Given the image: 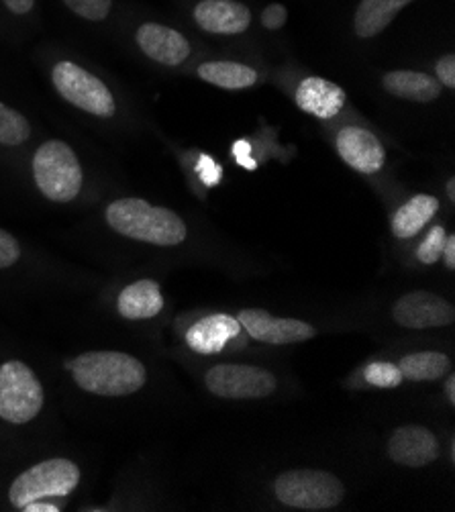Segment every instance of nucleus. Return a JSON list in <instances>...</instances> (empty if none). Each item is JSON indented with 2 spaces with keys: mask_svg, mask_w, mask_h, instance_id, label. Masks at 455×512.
<instances>
[{
  "mask_svg": "<svg viewBox=\"0 0 455 512\" xmlns=\"http://www.w3.org/2000/svg\"><path fill=\"white\" fill-rule=\"evenodd\" d=\"M37 190L52 202H72L84 186V172L76 151L60 139H49L35 149L31 162Z\"/></svg>",
  "mask_w": 455,
  "mask_h": 512,
  "instance_id": "7ed1b4c3",
  "label": "nucleus"
},
{
  "mask_svg": "<svg viewBox=\"0 0 455 512\" xmlns=\"http://www.w3.org/2000/svg\"><path fill=\"white\" fill-rule=\"evenodd\" d=\"M396 366L402 372V378L413 382H433L451 372L449 357L437 351H419L404 355Z\"/></svg>",
  "mask_w": 455,
  "mask_h": 512,
  "instance_id": "412c9836",
  "label": "nucleus"
},
{
  "mask_svg": "<svg viewBox=\"0 0 455 512\" xmlns=\"http://www.w3.org/2000/svg\"><path fill=\"white\" fill-rule=\"evenodd\" d=\"M437 80L447 86V88H455V56H445L437 62Z\"/></svg>",
  "mask_w": 455,
  "mask_h": 512,
  "instance_id": "7c9ffc66",
  "label": "nucleus"
},
{
  "mask_svg": "<svg viewBox=\"0 0 455 512\" xmlns=\"http://www.w3.org/2000/svg\"><path fill=\"white\" fill-rule=\"evenodd\" d=\"M439 211V200L431 194H417L409 202H404L402 207L392 217V233L398 239H411L427 223L435 217Z\"/></svg>",
  "mask_w": 455,
  "mask_h": 512,
  "instance_id": "a211bd4d",
  "label": "nucleus"
},
{
  "mask_svg": "<svg viewBox=\"0 0 455 512\" xmlns=\"http://www.w3.org/2000/svg\"><path fill=\"white\" fill-rule=\"evenodd\" d=\"M198 76L215 84L219 88L227 90H243L254 86L258 82V72L249 66L237 64V62H209L198 68Z\"/></svg>",
  "mask_w": 455,
  "mask_h": 512,
  "instance_id": "4be33fe9",
  "label": "nucleus"
},
{
  "mask_svg": "<svg viewBox=\"0 0 455 512\" xmlns=\"http://www.w3.org/2000/svg\"><path fill=\"white\" fill-rule=\"evenodd\" d=\"M31 137V123L19 111L7 107L0 100V145L3 147H21Z\"/></svg>",
  "mask_w": 455,
  "mask_h": 512,
  "instance_id": "5701e85b",
  "label": "nucleus"
},
{
  "mask_svg": "<svg viewBox=\"0 0 455 512\" xmlns=\"http://www.w3.org/2000/svg\"><path fill=\"white\" fill-rule=\"evenodd\" d=\"M233 156H235V160H237V164H239L241 168L256 170V162H254V158H251V147H249L247 141H243V139L235 141V145H233Z\"/></svg>",
  "mask_w": 455,
  "mask_h": 512,
  "instance_id": "2f4dec72",
  "label": "nucleus"
},
{
  "mask_svg": "<svg viewBox=\"0 0 455 512\" xmlns=\"http://www.w3.org/2000/svg\"><path fill=\"white\" fill-rule=\"evenodd\" d=\"M194 19L200 29L215 35H237L247 31L251 13L235 0H202L194 9Z\"/></svg>",
  "mask_w": 455,
  "mask_h": 512,
  "instance_id": "4468645a",
  "label": "nucleus"
},
{
  "mask_svg": "<svg viewBox=\"0 0 455 512\" xmlns=\"http://www.w3.org/2000/svg\"><path fill=\"white\" fill-rule=\"evenodd\" d=\"M52 82L58 94L72 107L100 119H111L117 113V100L111 88L86 68L64 60L52 68Z\"/></svg>",
  "mask_w": 455,
  "mask_h": 512,
  "instance_id": "39448f33",
  "label": "nucleus"
},
{
  "mask_svg": "<svg viewBox=\"0 0 455 512\" xmlns=\"http://www.w3.org/2000/svg\"><path fill=\"white\" fill-rule=\"evenodd\" d=\"M447 196H449V200H455V180L453 178L447 182Z\"/></svg>",
  "mask_w": 455,
  "mask_h": 512,
  "instance_id": "c9c22d12",
  "label": "nucleus"
},
{
  "mask_svg": "<svg viewBox=\"0 0 455 512\" xmlns=\"http://www.w3.org/2000/svg\"><path fill=\"white\" fill-rule=\"evenodd\" d=\"M280 502L300 510H329L341 504L343 484L329 472L292 470L276 478L274 484Z\"/></svg>",
  "mask_w": 455,
  "mask_h": 512,
  "instance_id": "0eeeda50",
  "label": "nucleus"
},
{
  "mask_svg": "<svg viewBox=\"0 0 455 512\" xmlns=\"http://www.w3.org/2000/svg\"><path fill=\"white\" fill-rule=\"evenodd\" d=\"M294 100L305 113L317 119H331L343 109L345 92L335 82L313 76L300 82Z\"/></svg>",
  "mask_w": 455,
  "mask_h": 512,
  "instance_id": "dca6fc26",
  "label": "nucleus"
},
{
  "mask_svg": "<svg viewBox=\"0 0 455 512\" xmlns=\"http://www.w3.org/2000/svg\"><path fill=\"white\" fill-rule=\"evenodd\" d=\"M105 219L113 231L133 241H143L160 247H174L186 239V225L170 209L154 207L143 198L113 200Z\"/></svg>",
  "mask_w": 455,
  "mask_h": 512,
  "instance_id": "f03ea898",
  "label": "nucleus"
},
{
  "mask_svg": "<svg viewBox=\"0 0 455 512\" xmlns=\"http://www.w3.org/2000/svg\"><path fill=\"white\" fill-rule=\"evenodd\" d=\"M388 455L394 464L407 468H423L437 459L439 443L435 435L425 427H400L390 437Z\"/></svg>",
  "mask_w": 455,
  "mask_h": 512,
  "instance_id": "ddd939ff",
  "label": "nucleus"
},
{
  "mask_svg": "<svg viewBox=\"0 0 455 512\" xmlns=\"http://www.w3.org/2000/svg\"><path fill=\"white\" fill-rule=\"evenodd\" d=\"M207 388L221 398L254 400L274 394L278 382L274 374L254 366L221 364L207 372Z\"/></svg>",
  "mask_w": 455,
  "mask_h": 512,
  "instance_id": "6e6552de",
  "label": "nucleus"
},
{
  "mask_svg": "<svg viewBox=\"0 0 455 512\" xmlns=\"http://www.w3.org/2000/svg\"><path fill=\"white\" fill-rule=\"evenodd\" d=\"M337 151L341 160L360 174H376L382 170L386 151L378 137L362 127H345L337 135Z\"/></svg>",
  "mask_w": 455,
  "mask_h": 512,
  "instance_id": "9b49d317",
  "label": "nucleus"
},
{
  "mask_svg": "<svg viewBox=\"0 0 455 512\" xmlns=\"http://www.w3.org/2000/svg\"><path fill=\"white\" fill-rule=\"evenodd\" d=\"M21 510H25V512H58L60 508H58V506H54V504H47V502L37 500V502H31V504L23 506Z\"/></svg>",
  "mask_w": 455,
  "mask_h": 512,
  "instance_id": "72a5a7b5",
  "label": "nucleus"
},
{
  "mask_svg": "<svg viewBox=\"0 0 455 512\" xmlns=\"http://www.w3.org/2000/svg\"><path fill=\"white\" fill-rule=\"evenodd\" d=\"M364 378L368 384L378 388H396L402 384V372L396 364L390 362H374L364 370Z\"/></svg>",
  "mask_w": 455,
  "mask_h": 512,
  "instance_id": "393cba45",
  "label": "nucleus"
},
{
  "mask_svg": "<svg viewBox=\"0 0 455 512\" xmlns=\"http://www.w3.org/2000/svg\"><path fill=\"white\" fill-rule=\"evenodd\" d=\"M411 3L413 0H362L356 11V19H353L356 33L364 39L382 33L394 21V17Z\"/></svg>",
  "mask_w": 455,
  "mask_h": 512,
  "instance_id": "aec40b11",
  "label": "nucleus"
},
{
  "mask_svg": "<svg viewBox=\"0 0 455 512\" xmlns=\"http://www.w3.org/2000/svg\"><path fill=\"white\" fill-rule=\"evenodd\" d=\"M382 84L390 94L398 98L415 100V102H431L441 94V82L421 72H409V70L388 72Z\"/></svg>",
  "mask_w": 455,
  "mask_h": 512,
  "instance_id": "6ab92c4d",
  "label": "nucleus"
},
{
  "mask_svg": "<svg viewBox=\"0 0 455 512\" xmlns=\"http://www.w3.org/2000/svg\"><path fill=\"white\" fill-rule=\"evenodd\" d=\"M76 386L96 396H129L143 388L145 366L121 351H86L66 364Z\"/></svg>",
  "mask_w": 455,
  "mask_h": 512,
  "instance_id": "f257e3e1",
  "label": "nucleus"
},
{
  "mask_svg": "<svg viewBox=\"0 0 455 512\" xmlns=\"http://www.w3.org/2000/svg\"><path fill=\"white\" fill-rule=\"evenodd\" d=\"M135 41L143 54L164 66H180L190 56L188 39L160 23H143L135 31Z\"/></svg>",
  "mask_w": 455,
  "mask_h": 512,
  "instance_id": "f8f14e48",
  "label": "nucleus"
},
{
  "mask_svg": "<svg viewBox=\"0 0 455 512\" xmlns=\"http://www.w3.org/2000/svg\"><path fill=\"white\" fill-rule=\"evenodd\" d=\"M392 317L398 325L407 329H437L455 321V309L445 298L419 290L398 298L392 309Z\"/></svg>",
  "mask_w": 455,
  "mask_h": 512,
  "instance_id": "1a4fd4ad",
  "label": "nucleus"
},
{
  "mask_svg": "<svg viewBox=\"0 0 455 512\" xmlns=\"http://www.w3.org/2000/svg\"><path fill=\"white\" fill-rule=\"evenodd\" d=\"M241 329H245L251 337L270 343V345H288L313 339L317 329L305 321L298 319H276L266 311L247 309L237 315Z\"/></svg>",
  "mask_w": 455,
  "mask_h": 512,
  "instance_id": "9d476101",
  "label": "nucleus"
},
{
  "mask_svg": "<svg viewBox=\"0 0 455 512\" xmlns=\"http://www.w3.org/2000/svg\"><path fill=\"white\" fill-rule=\"evenodd\" d=\"M445 237H447V233L443 231V227H433L429 231L427 239L417 249V258L421 264L433 266L435 262H439L441 253H443V245H445Z\"/></svg>",
  "mask_w": 455,
  "mask_h": 512,
  "instance_id": "a878e982",
  "label": "nucleus"
},
{
  "mask_svg": "<svg viewBox=\"0 0 455 512\" xmlns=\"http://www.w3.org/2000/svg\"><path fill=\"white\" fill-rule=\"evenodd\" d=\"M21 258L19 241L5 229H0V270L15 266Z\"/></svg>",
  "mask_w": 455,
  "mask_h": 512,
  "instance_id": "bb28decb",
  "label": "nucleus"
},
{
  "mask_svg": "<svg viewBox=\"0 0 455 512\" xmlns=\"http://www.w3.org/2000/svg\"><path fill=\"white\" fill-rule=\"evenodd\" d=\"M37 0H0V9L15 19L29 17L35 11Z\"/></svg>",
  "mask_w": 455,
  "mask_h": 512,
  "instance_id": "c85d7f7f",
  "label": "nucleus"
},
{
  "mask_svg": "<svg viewBox=\"0 0 455 512\" xmlns=\"http://www.w3.org/2000/svg\"><path fill=\"white\" fill-rule=\"evenodd\" d=\"M80 484V468L66 457L45 459V462L35 464L33 468L21 472L11 488L9 500L15 508H23L31 502L54 498V496H68Z\"/></svg>",
  "mask_w": 455,
  "mask_h": 512,
  "instance_id": "20e7f679",
  "label": "nucleus"
},
{
  "mask_svg": "<svg viewBox=\"0 0 455 512\" xmlns=\"http://www.w3.org/2000/svg\"><path fill=\"white\" fill-rule=\"evenodd\" d=\"M162 288L154 280H139L121 290L117 298V313L129 321L154 319L164 311Z\"/></svg>",
  "mask_w": 455,
  "mask_h": 512,
  "instance_id": "f3484780",
  "label": "nucleus"
},
{
  "mask_svg": "<svg viewBox=\"0 0 455 512\" xmlns=\"http://www.w3.org/2000/svg\"><path fill=\"white\" fill-rule=\"evenodd\" d=\"M286 19H288V13H286V9H284L282 5H270V7L264 11V15H262V25H264L266 29L276 31V29H280V27L286 25Z\"/></svg>",
  "mask_w": 455,
  "mask_h": 512,
  "instance_id": "c756f323",
  "label": "nucleus"
},
{
  "mask_svg": "<svg viewBox=\"0 0 455 512\" xmlns=\"http://www.w3.org/2000/svg\"><path fill=\"white\" fill-rule=\"evenodd\" d=\"M62 3L80 19L98 23L109 19L113 11V0H62Z\"/></svg>",
  "mask_w": 455,
  "mask_h": 512,
  "instance_id": "b1692460",
  "label": "nucleus"
},
{
  "mask_svg": "<svg viewBox=\"0 0 455 512\" xmlns=\"http://www.w3.org/2000/svg\"><path fill=\"white\" fill-rule=\"evenodd\" d=\"M445 394H447L449 402L455 404V376H453V374H447V380H445Z\"/></svg>",
  "mask_w": 455,
  "mask_h": 512,
  "instance_id": "f704fd0d",
  "label": "nucleus"
},
{
  "mask_svg": "<svg viewBox=\"0 0 455 512\" xmlns=\"http://www.w3.org/2000/svg\"><path fill=\"white\" fill-rule=\"evenodd\" d=\"M45 392L35 372L19 360L0 366V419L11 425L31 423L43 408Z\"/></svg>",
  "mask_w": 455,
  "mask_h": 512,
  "instance_id": "423d86ee",
  "label": "nucleus"
},
{
  "mask_svg": "<svg viewBox=\"0 0 455 512\" xmlns=\"http://www.w3.org/2000/svg\"><path fill=\"white\" fill-rule=\"evenodd\" d=\"M241 331V325L231 315H209L194 323L186 333V343L192 351L202 355H215L225 349L229 341H233Z\"/></svg>",
  "mask_w": 455,
  "mask_h": 512,
  "instance_id": "2eb2a0df",
  "label": "nucleus"
},
{
  "mask_svg": "<svg viewBox=\"0 0 455 512\" xmlns=\"http://www.w3.org/2000/svg\"><path fill=\"white\" fill-rule=\"evenodd\" d=\"M196 172L200 174L202 182H205L207 186H215V184H219V182H221V176H223L221 166H219L215 160H211L209 156H200V158H198Z\"/></svg>",
  "mask_w": 455,
  "mask_h": 512,
  "instance_id": "cd10ccee",
  "label": "nucleus"
},
{
  "mask_svg": "<svg viewBox=\"0 0 455 512\" xmlns=\"http://www.w3.org/2000/svg\"><path fill=\"white\" fill-rule=\"evenodd\" d=\"M443 258H445V264L453 270L455 268V235H447L445 237V245H443Z\"/></svg>",
  "mask_w": 455,
  "mask_h": 512,
  "instance_id": "473e14b6",
  "label": "nucleus"
}]
</instances>
